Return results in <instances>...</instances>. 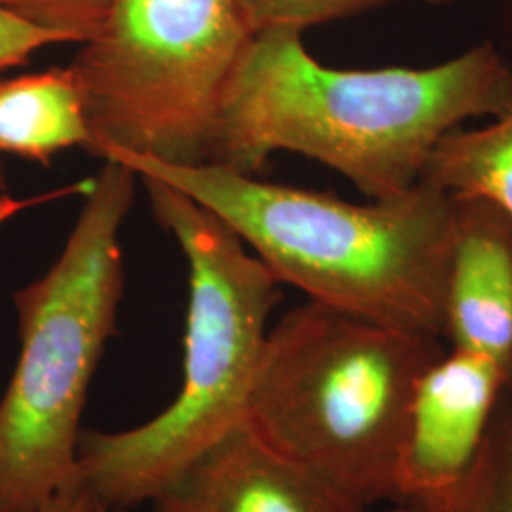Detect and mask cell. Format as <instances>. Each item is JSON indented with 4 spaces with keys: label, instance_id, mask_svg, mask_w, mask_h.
<instances>
[{
    "label": "cell",
    "instance_id": "obj_10",
    "mask_svg": "<svg viewBox=\"0 0 512 512\" xmlns=\"http://www.w3.org/2000/svg\"><path fill=\"white\" fill-rule=\"evenodd\" d=\"M88 145L84 105L69 67L0 80L2 154L48 165L59 152Z\"/></svg>",
    "mask_w": 512,
    "mask_h": 512
},
{
    "label": "cell",
    "instance_id": "obj_5",
    "mask_svg": "<svg viewBox=\"0 0 512 512\" xmlns=\"http://www.w3.org/2000/svg\"><path fill=\"white\" fill-rule=\"evenodd\" d=\"M137 175L105 160L54 264L14 294L19 355L0 399V512H38L78 473L82 414L124 294Z\"/></svg>",
    "mask_w": 512,
    "mask_h": 512
},
{
    "label": "cell",
    "instance_id": "obj_9",
    "mask_svg": "<svg viewBox=\"0 0 512 512\" xmlns=\"http://www.w3.org/2000/svg\"><path fill=\"white\" fill-rule=\"evenodd\" d=\"M444 338L492 361L512 384V219L484 198L454 196Z\"/></svg>",
    "mask_w": 512,
    "mask_h": 512
},
{
    "label": "cell",
    "instance_id": "obj_19",
    "mask_svg": "<svg viewBox=\"0 0 512 512\" xmlns=\"http://www.w3.org/2000/svg\"><path fill=\"white\" fill-rule=\"evenodd\" d=\"M427 2H433V4H439L442 0H427Z\"/></svg>",
    "mask_w": 512,
    "mask_h": 512
},
{
    "label": "cell",
    "instance_id": "obj_1",
    "mask_svg": "<svg viewBox=\"0 0 512 512\" xmlns=\"http://www.w3.org/2000/svg\"><path fill=\"white\" fill-rule=\"evenodd\" d=\"M511 97L512 65L492 44L423 69L344 71L319 63L302 31H262L222 93L209 164L255 175L294 152L389 200L420 181L446 133L497 118Z\"/></svg>",
    "mask_w": 512,
    "mask_h": 512
},
{
    "label": "cell",
    "instance_id": "obj_6",
    "mask_svg": "<svg viewBox=\"0 0 512 512\" xmlns=\"http://www.w3.org/2000/svg\"><path fill=\"white\" fill-rule=\"evenodd\" d=\"M253 37L236 0H112L69 65L86 150L209 164L222 93Z\"/></svg>",
    "mask_w": 512,
    "mask_h": 512
},
{
    "label": "cell",
    "instance_id": "obj_13",
    "mask_svg": "<svg viewBox=\"0 0 512 512\" xmlns=\"http://www.w3.org/2000/svg\"><path fill=\"white\" fill-rule=\"evenodd\" d=\"M387 2L393 0H236L253 35L272 29L304 31L313 25L363 14Z\"/></svg>",
    "mask_w": 512,
    "mask_h": 512
},
{
    "label": "cell",
    "instance_id": "obj_17",
    "mask_svg": "<svg viewBox=\"0 0 512 512\" xmlns=\"http://www.w3.org/2000/svg\"><path fill=\"white\" fill-rule=\"evenodd\" d=\"M389 512H423L414 509V507H408V505H393V509Z\"/></svg>",
    "mask_w": 512,
    "mask_h": 512
},
{
    "label": "cell",
    "instance_id": "obj_15",
    "mask_svg": "<svg viewBox=\"0 0 512 512\" xmlns=\"http://www.w3.org/2000/svg\"><path fill=\"white\" fill-rule=\"evenodd\" d=\"M63 42L61 38L29 23L0 0V73L27 65L40 48Z\"/></svg>",
    "mask_w": 512,
    "mask_h": 512
},
{
    "label": "cell",
    "instance_id": "obj_18",
    "mask_svg": "<svg viewBox=\"0 0 512 512\" xmlns=\"http://www.w3.org/2000/svg\"><path fill=\"white\" fill-rule=\"evenodd\" d=\"M6 190V173H4V165L0 164V194Z\"/></svg>",
    "mask_w": 512,
    "mask_h": 512
},
{
    "label": "cell",
    "instance_id": "obj_14",
    "mask_svg": "<svg viewBox=\"0 0 512 512\" xmlns=\"http://www.w3.org/2000/svg\"><path fill=\"white\" fill-rule=\"evenodd\" d=\"M12 12L63 42H80L99 31L112 0H2Z\"/></svg>",
    "mask_w": 512,
    "mask_h": 512
},
{
    "label": "cell",
    "instance_id": "obj_8",
    "mask_svg": "<svg viewBox=\"0 0 512 512\" xmlns=\"http://www.w3.org/2000/svg\"><path fill=\"white\" fill-rule=\"evenodd\" d=\"M156 512H365L279 454L247 418L190 459L152 499Z\"/></svg>",
    "mask_w": 512,
    "mask_h": 512
},
{
    "label": "cell",
    "instance_id": "obj_2",
    "mask_svg": "<svg viewBox=\"0 0 512 512\" xmlns=\"http://www.w3.org/2000/svg\"><path fill=\"white\" fill-rule=\"evenodd\" d=\"M105 160L169 184L215 213L281 285L308 300L444 338L454 196L439 186L420 179L395 198L349 203L226 165L160 164L129 154Z\"/></svg>",
    "mask_w": 512,
    "mask_h": 512
},
{
    "label": "cell",
    "instance_id": "obj_12",
    "mask_svg": "<svg viewBox=\"0 0 512 512\" xmlns=\"http://www.w3.org/2000/svg\"><path fill=\"white\" fill-rule=\"evenodd\" d=\"M446 512H512V391L465 484Z\"/></svg>",
    "mask_w": 512,
    "mask_h": 512
},
{
    "label": "cell",
    "instance_id": "obj_11",
    "mask_svg": "<svg viewBox=\"0 0 512 512\" xmlns=\"http://www.w3.org/2000/svg\"><path fill=\"white\" fill-rule=\"evenodd\" d=\"M421 179L450 196L484 198L512 219V97L492 124L446 133L429 154Z\"/></svg>",
    "mask_w": 512,
    "mask_h": 512
},
{
    "label": "cell",
    "instance_id": "obj_7",
    "mask_svg": "<svg viewBox=\"0 0 512 512\" xmlns=\"http://www.w3.org/2000/svg\"><path fill=\"white\" fill-rule=\"evenodd\" d=\"M509 391L503 370L469 351L452 348L427 366L406 412L395 505L448 511L475 469Z\"/></svg>",
    "mask_w": 512,
    "mask_h": 512
},
{
    "label": "cell",
    "instance_id": "obj_3",
    "mask_svg": "<svg viewBox=\"0 0 512 512\" xmlns=\"http://www.w3.org/2000/svg\"><path fill=\"white\" fill-rule=\"evenodd\" d=\"M156 220L188 264L183 384L156 418L126 431H82L78 475L105 507L152 501L184 465L245 418L279 281L238 234L203 205L152 177Z\"/></svg>",
    "mask_w": 512,
    "mask_h": 512
},
{
    "label": "cell",
    "instance_id": "obj_4",
    "mask_svg": "<svg viewBox=\"0 0 512 512\" xmlns=\"http://www.w3.org/2000/svg\"><path fill=\"white\" fill-rule=\"evenodd\" d=\"M442 353L437 336L308 300L268 330L245 418L366 509L395 505L410 399Z\"/></svg>",
    "mask_w": 512,
    "mask_h": 512
},
{
    "label": "cell",
    "instance_id": "obj_16",
    "mask_svg": "<svg viewBox=\"0 0 512 512\" xmlns=\"http://www.w3.org/2000/svg\"><path fill=\"white\" fill-rule=\"evenodd\" d=\"M109 507L93 494L92 488L76 475L65 482L38 512H109Z\"/></svg>",
    "mask_w": 512,
    "mask_h": 512
}]
</instances>
